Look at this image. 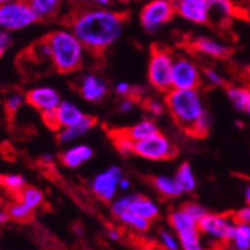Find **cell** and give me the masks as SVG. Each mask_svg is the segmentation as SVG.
Returning <instances> with one entry per match:
<instances>
[{"instance_id": "46", "label": "cell", "mask_w": 250, "mask_h": 250, "mask_svg": "<svg viewBox=\"0 0 250 250\" xmlns=\"http://www.w3.org/2000/svg\"><path fill=\"white\" fill-rule=\"evenodd\" d=\"M119 186H120L122 189H125V190H126V189L129 188V181H127V180H125V178H122V180H120V183H119Z\"/></svg>"}, {"instance_id": "10", "label": "cell", "mask_w": 250, "mask_h": 250, "mask_svg": "<svg viewBox=\"0 0 250 250\" xmlns=\"http://www.w3.org/2000/svg\"><path fill=\"white\" fill-rule=\"evenodd\" d=\"M208 8V24L217 27H226L232 18H241L247 15L240 6H237L232 0H207Z\"/></svg>"}, {"instance_id": "20", "label": "cell", "mask_w": 250, "mask_h": 250, "mask_svg": "<svg viewBox=\"0 0 250 250\" xmlns=\"http://www.w3.org/2000/svg\"><path fill=\"white\" fill-rule=\"evenodd\" d=\"M56 111H57V119H59L62 129L77 125L85 116V114H83L81 109L77 105H74L71 102H66V101H62Z\"/></svg>"}, {"instance_id": "37", "label": "cell", "mask_w": 250, "mask_h": 250, "mask_svg": "<svg viewBox=\"0 0 250 250\" xmlns=\"http://www.w3.org/2000/svg\"><path fill=\"white\" fill-rule=\"evenodd\" d=\"M202 74H204V77H206V80H207L211 85H214V87H222V85H225L223 77H222L216 69H211V67H206Z\"/></svg>"}, {"instance_id": "9", "label": "cell", "mask_w": 250, "mask_h": 250, "mask_svg": "<svg viewBox=\"0 0 250 250\" xmlns=\"http://www.w3.org/2000/svg\"><path fill=\"white\" fill-rule=\"evenodd\" d=\"M202 83L201 69L188 57H178L172 63L171 88H199Z\"/></svg>"}, {"instance_id": "42", "label": "cell", "mask_w": 250, "mask_h": 250, "mask_svg": "<svg viewBox=\"0 0 250 250\" xmlns=\"http://www.w3.org/2000/svg\"><path fill=\"white\" fill-rule=\"evenodd\" d=\"M80 2H90V3H96L101 6H106V5H111L112 0H80Z\"/></svg>"}, {"instance_id": "2", "label": "cell", "mask_w": 250, "mask_h": 250, "mask_svg": "<svg viewBox=\"0 0 250 250\" xmlns=\"http://www.w3.org/2000/svg\"><path fill=\"white\" fill-rule=\"evenodd\" d=\"M164 104L177 127L188 136L201 140L210 133L211 119L198 88H171Z\"/></svg>"}, {"instance_id": "44", "label": "cell", "mask_w": 250, "mask_h": 250, "mask_svg": "<svg viewBox=\"0 0 250 250\" xmlns=\"http://www.w3.org/2000/svg\"><path fill=\"white\" fill-rule=\"evenodd\" d=\"M244 199H246V204L247 206H250V185L247 186L246 192H244Z\"/></svg>"}, {"instance_id": "25", "label": "cell", "mask_w": 250, "mask_h": 250, "mask_svg": "<svg viewBox=\"0 0 250 250\" xmlns=\"http://www.w3.org/2000/svg\"><path fill=\"white\" fill-rule=\"evenodd\" d=\"M123 130L133 143H136V141L144 140V138H147V136L159 132V127L153 120H141L136 125H133L132 127H126Z\"/></svg>"}, {"instance_id": "48", "label": "cell", "mask_w": 250, "mask_h": 250, "mask_svg": "<svg viewBox=\"0 0 250 250\" xmlns=\"http://www.w3.org/2000/svg\"><path fill=\"white\" fill-rule=\"evenodd\" d=\"M8 2H12V0H0V5H3V3H8Z\"/></svg>"}, {"instance_id": "17", "label": "cell", "mask_w": 250, "mask_h": 250, "mask_svg": "<svg viewBox=\"0 0 250 250\" xmlns=\"http://www.w3.org/2000/svg\"><path fill=\"white\" fill-rule=\"evenodd\" d=\"M168 223L172 228V231H175L177 237L198 231V222L192 219L183 208L171 211L168 216Z\"/></svg>"}, {"instance_id": "31", "label": "cell", "mask_w": 250, "mask_h": 250, "mask_svg": "<svg viewBox=\"0 0 250 250\" xmlns=\"http://www.w3.org/2000/svg\"><path fill=\"white\" fill-rule=\"evenodd\" d=\"M26 186V180L21 175L9 174V175H0V188L8 190L9 193H18L22 188Z\"/></svg>"}, {"instance_id": "35", "label": "cell", "mask_w": 250, "mask_h": 250, "mask_svg": "<svg viewBox=\"0 0 250 250\" xmlns=\"http://www.w3.org/2000/svg\"><path fill=\"white\" fill-rule=\"evenodd\" d=\"M181 208H183L192 219H195L196 222L204 216V214H207V210L204 208L201 204H198V202H186V204H183L181 206Z\"/></svg>"}, {"instance_id": "32", "label": "cell", "mask_w": 250, "mask_h": 250, "mask_svg": "<svg viewBox=\"0 0 250 250\" xmlns=\"http://www.w3.org/2000/svg\"><path fill=\"white\" fill-rule=\"evenodd\" d=\"M22 101H24V96L22 95H20V93H14V95H11V96H8L6 98V101H5V109H6V112H8V116L11 117H14L15 116V112L21 108V105H22Z\"/></svg>"}, {"instance_id": "15", "label": "cell", "mask_w": 250, "mask_h": 250, "mask_svg": "<svg viewBox=\"0 0 250 250\" xmlns=\"http://www.w3.org/2000/svg\"><path fill=\"white\" fill-rule=\"evenodd\" d=\"M190 47L196 53L211 59H228L232 53L229 47L211 38H196L190 42Z\"/></svg>"}, {"instance_id": "45", "label": "cell", "mask_w": 250, "mask_h": 250, "mask_svg": "<svg viewBox=\"0 0 250 250\" xmlns=\"http://www.w3.org/2000/svg\"><path fill=\"white\" fill-rule=\"evenodd\" d=\"M109 238H111L112 241H119V240H120V234L116 232V231H111V232H109Z\"/></svg>"}, {"instance_id": "39", "label": "cell", "mask_w": 250, "mask_h": 250, "mask_svg": "<svg viewBox=\"0 0 250 250\" xmlns=\"http://www.w3.org/2000/svg\"><path fill=\"white\" fill-rule=\"evenodd\" d=\"M144 106L147 111H150L153 116H162L164 111H165V104L162 102H157L154 99H147L144 101Z\"/></svg>"}, {"instance_id": "43", "label": "cell", "mask_w": 250, "mask_h": 250, "mask_svg": "<svg viewBox=\"0 0 250 250\" xmlns=\"http://www.w3.org/2000/svg\"><path fill=\"white\" fill-rule=\"evenodd\" d=\"M9 220V214L8 211H3V210H0V225H3Z\"/></svg>"}, {"instance_id": "14", "label": "cell", "mask_w": 250, "mask_h": 250, "mask_svg": "<svg viewBox=\"0 0 250 250\" xmlns=\"http://www.w3.org/2000/svg\"><path fill=\"white\" fill-rule=\"evenodd\" d=\"M77 88H78L80 95L87 102H101L108 93L106 83L95 74H88V75L83 77L80 81V85Z\"/></svg>"}, {"instance_id": "16", "label": "cell", "mask_w": 250, "mask_h": 250, "mask_svg": "<svg viewBox=\"0 0 250 250\" xmlns=\"http://www.w3.org/2000/svg\"><path fill=\"white\" fill-rule=\"evenodd\" d=\"M92 157H93L92 147L80 144V146H75V147H72L69 150H66L64 153H62L60 154V162L66 168L75 169V168H80L83 164L88 162Z\"/></svg>"}, {"instance_id": "38", "label": "cell", "mask_w": 250, "mask_h": 250, "mask_svg": "<svg viewBox=\"0 0 250 250\" xmlns=\"http://www.w3.org/2000/svg\"><path fill=\"white\" fill-rule=\"evenodd\" d=\"M231 219H232L234 223H247V225H250V206H246V207L237 210L235 213H232Z\"/></svg>"}, {"instance_id": "8", "label": "cell", "mask_w": 250, "mask_h": 250, "mask_svg": "<svg viewBox=\"0 0 250 250\" xmlns=\"http://www.w3.org/2000/svg\"><path fill=\"white\" fill-rule=\"evenodd\" d=\"M175 15V3L172 0H150L141 9V26L148 33H156Z\"/></svg>"}, {"instance_id": "27", "label": "cell", "mask_w": 250, "mask_h": 250, "mask_svg": "<svg viewBox=\"0 0 250 250\" xmlns=\"http://www.w3.org/2000/svg\"><path fill=\"white\" fill-rule=\"evenodd\" d=\"M229 246L238 250H250V225L235 223Z\"/></svg>"}, {"instance_id": "26", "label": "cell", "mask_w": 250, "mask_h": 250, "mask_svg": "<svg viewBox=\"0 0 250 250\" xmlns=\"http://www.w3.org/2000/svg\"><path fill=\"white\" fill-rule=\"evenodd\" d=\"M15 198L20 201V202H22L24 206H27L30 210H36V208H39L42 204H43V193L39 190V189H36V188H27V186H24L22 188L17 195H15Z\"/></svg>"}, {"instance_id": "5", "label": "cell", "mask_w": 250, "mask_h": 250, "mask_svg": "<svg viewBox=\"0 0 250 250\" xmlns=\"http://www.w3.org/2000/svg\"><path fill=\"white\" fill-rule=\"evenodd\" d=\"M133 154L147 161H172L180 154V150L172 141L161 132H156L144 140L133 143Z\"/></svg>"}, {"instance_id": "19", "label": "cell", "mask_w": 250, "mask_h": 250, "mask_svg": "<svg viewBox=\"0 0 250 250\" xmlns=\"http://www.w3.org/2000/svg\"><path fill=\"white\" fill-rule=\"evenodd\" d=\"M98 123V120L92 116H84V119L81 122H78L77 125L74 126H69V127H63L57 136L59 143L62 144H66V143H72L74 140L77 138H81L84 136L90 129H92L95 125Z\"/></svg>"}, {"instance_id": "3", "label": "cell", "mask_w": 250, "mask_h": 250, "mask_svg": "<svg viewBox=\"0 0 250 250\" xmlns=\"http://www.w3.org/2000/svg\"><path fill=\"white\" fill-rule=\"evenodd\" d=\"M43 39L48 45L51 64L56 72L67 75L81 69L84 63V47L72 32L56 30Z\"/></svg>"}, {"instance_id": "24", "label": "cell", "mask_w": 250, "mask_h": 250, "mask_svg": "<svg viewBox=\"0 0 250 250\" xmlns=\"http://www.w3.org/2000/svg\"><path fill=\"white\" fill-rule=\"evenodd\" d=\"M175 181L178 183L180 189L183 190V193H192L196 188V178H195V174L192 171V167L188 164V162H183L177 172H175Z\"/></svg>"}, {"instance_id": "34", "label": "cell", "mask_w": 250, "mask_h": 250, "mask_svg": "<svg viewBox=\"0 0 250 250\" xmlns=\"http://www.w3.org/2000/svg\"><path fill=\"white\" fill-rule=\"evenodd\" d=\"M56 109H48V111H42L41 112V117H42V122L45 123V126H47L48 129H51V130H54V132L62 129L60 123H59V119H57V111Z\"/></svg>"}, {"instance_id": "40", "label": "cell", "mask_w": 250, "mask_h": 250, "mask_svg": "<svg viewBox=\"0 0 250 250\" xmlns=\"http://www.w3.org/2000/svg\"><path fill=\"white\" fill-rule=\"evenodd\" d=\"M11 45H12V38L9 32L5 29H0V59L5 56V53L9 50Z\"/></svg>"}, {"instance_id": "4", "label": "cell", "mask_w": 250, "mask_h": 250, "mask_svg": "<svg viewBox=\"0 0 250 250\" xmlns=\"http://www.w3.org/2000/svg\"><path fill=\"white\" fill-rule=\"evenodd\" d=\"M172 54L161 43L151 45L147 78L150 85L161 93L171 90V74H172Z\"/></svg>"}, {"instance_id": "6", "label": "cell", "mask_w": 250, "mask_h": 250, "mask_svg": "<svg viewBox=\"0 0 250 250\" xmlns=\"http://www.w3.org/2000/svg\"><path fill=\"white\" fill-rule=\"evenodd\" d=\"M39 21L27 0H12L0 5V29L8 32L22 30Z\"/></svg>"}, {"instance_id": "49", "label": "cell", "mask_w": 250, "mask_h": 250, "mask_svg": "<svg viewBox=\"0 0 250 250\" xmlns=\"http://www.w3.org/2000/svg\"><path fill=\"white\" fill-rule=\"evenodd\" d=\"M249 6H250V2H249Z\"/></svg>"}, {"instance_id": "28", "label": "cell", "mask_w": 250, "mask_h": 250, "mask_svg": "<svg viewBox=\"0 0 250 250\" xmlns=\"http://www.w3.org/2000/svg\"><path fill=\"white\" fill-rule=\"evenodd\" d=\"M109 136L112 140V144L117 148V151L123 156L133 154V141L125 133L123 129H114L109 130Z\"/></svg>"}, {"instance_id": "13", "label": "cell", "mask_w": 250, "mask_h": 250, "mask_svg": "<svg viewBox=\"0 0 250 250\" xmlns=\"http://www.w3.org/2000/svg\"><path fill=\"white\" fill-rule=\"evenodd\" d=\"M175 14L195 24H208L207 0H190V2L175 3Z\"/></svg>"}, {"instance_id": "23", "label": "cell", "mask_w": 250, "mask_h": 250, "mask_svg": "<svg viewBox=\"0 0 250 250\" xmlns=\"http://www.w3.org/2000/svg\"><path fill=\"white\" fill-rule=\"evenodd\" d=\"M39 20H47L57 15L63 0H27Z\"/></svg>"}, {"instance_id": "36", "label": "cell", "mask_w": 250, "mask_h": 250, "mask_svg": "<svg viewBox=\"0 0 250 250\" xmlns=\"http://www.w3.org/2000/svg\"><path fill=\"white\" fill-rule=\"evenodd\" d=\"M130 198H132V195L123 196V198H120V199H117V201L112 202V204H111V214L114 216V217H119L123 211H126L127 207H129Z\"/></svg>"}, {"instance_id": "22", "label": "cell", "mask_w": 250, "mask_h": 250, "mask_svg": "<svg viewBox=\"0 0 250 250\" xmlns=\"http://www.w3.org/2000/svg\"><path fill=\"white\" fill-rule=\"evenodd\" d=\"M226 95H228V99L238 112H244V114L250 116V88L229 87L226 90Z\"/></svg>"}, {"instance_id": "12", "label": "cell", "mask_w": 250, "mask_h": 250, "mask_svg": "<svg viewBox=\"0 0 250 250\" xmlns=\"http://www.w3.org/2000/svg\"><path fill=\"white\" fill-rule=\"evenodd\" d=\"M24 101L35 109L38 111H48V109H56L62 99L60 95L51 87H36L32 88L26 93Z\"/></svg>"}, {"instance_id": "41", "label": "cell", "mask_w": 250, "mask_h": 250, "mask_svg": "<svg viewBox=\"0 0 250 250\" xmlns=\"http://www.w3.org/2000/svg\"><path fill=\"white\" fill-rule=\"evenodd\" d=\"M135 106V99L133 98H125L123 101H122V104H120V106H119V111L120 112H127V111H132V108Z\"/></svg>"}, {"instance_id": "18", "label": "cell", "mask_w": 250, "mask_h": 250, "mask_svg": "<svg viewBox=\"0 0 250 250\" xmlns=\"http://www.w3.org/2000/svg\"><path fill=\"white\" fill-rule=\"evenodd\" d=\"M126 211H130L136 216H141L150 222H153L154 219L159 217V207L151 199L141 196V195H132L129 207Z\"/></svg>"}, {"instance_id": "1", "label": "cell", "mask_w": 250, "mask_h": 250, "mask_svg": "<svg viewBox=\"0 0 250 250\" xmlns=\"http://www.w3.org/2000/svg\"><path fill=\"white\" fill-rule=\"evenodd\" d=\"M126 14L102 9H77L66 17L64 22L80 39L83 47L93 54L106 51L123 33Z\"/></svg>"}, {"instance_id": "30", "label": "cell", "mask_w": 250, "mask_h": 250, "mask_svg": "<svg viewBox=\"0 0 250 250\" xmlns=\"http://www.w3.org/2000/svg\"><path fill=\"white\" fill-rule=\"evenodd\" d=\"M33 210H30L27 206H24L22 202H20L17 199V202L11 204L8 207V214H9V219L18 222V223H27L33 219Z\"/></svg>"}, {"instance_id": "11", "label": "cell", "mask_w": 250, "mask_h": 250, "mask_svg": "<svg viewBox=\"0 0 250 250\" xmlns=\"http://www.w3.org/2000/svg\"><path fill=\"white\" fill-rule=\"evenodd\" d=\"M120 180H122V169L119 167H111L93 178L92 192L99 201L109 202L112 201V198H114L117 192Z\"/></svg>"}, {"instance_id": "29", "label": "cell", "mask_w": 250, "mask_h": 250, "mask_svg": "<svg viewBox=\"0 0 250 250\" xmlns=\"http://www.w3.org/2000/svg\"><path fill=\"white\" fill-rule=\"evenodd\" d=\"M117 219L122 223H125L127 228H130L136 232H141V234H144L150 229V223H151L150 220H147L141 216H136L130 211H123Z\"/></svg>"}, {"instance_id": "7", "label": "cell", "mask_w": 250, "mask_h": 250, "mask_svg": "<svg viewBox=\"0 0 250 250\" xmlns=\"http://www.w3.org/2000/svg\"><path fill=\"white\" fill-rule=\"evenodd\" d=\"M235 223L231 214H204L198 220V231L201 235L208 237L213 243H220L223 247H228L231 243L232 231Z\"/></svg>"}, {"instance_id": "33", "label": "cell", "mask_w": 250, "mask_h": 250, "mask_svg": "<svg viewBox=\"0 0 250 250\" xmlns=\"http://www.w3.org/2000/svg\"><path fill=\"white\" fill-rule=\"evenodd\" d=\"M159 243L162 244L164 249H169V250H177L180 247L178 238H175V235L167 229L159 231Z\"/></svg>"}, {"instance_id": "47", "label": "cell", "mask_w": 250, "mask_h": 250, "mask_svg": "<svg viewBox=\"0 0 250 250\" xmlns=\"http://www.w3.org/2000/svg\"><path fill=\"white\" fill-rule=\"evenodd\" d=\"M174 3H181V2H190V0H172Z\"/></svg>"}, {"instance_id": "21", "label": "cell", "mask_w": 250, "mask_h": 250, "mask_svg": "<svg viewBox=\"0 0 250 250\" xmlns=\"http://www.w3.org/2000/svg\"><path fill=\"white\" fill-rule=\"evenodd\" d=\"M151 186L164 198H178L183 195V190L180 189L175 178L171 177H165V175L151 177Z\"/></svg>"}]
</instances>
